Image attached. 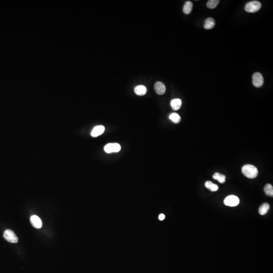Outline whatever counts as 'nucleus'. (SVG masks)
<instances>
[{"instance_id":"1","label":"nucleus","mask_w":273,"mask_h":273,"mask_svg":"<svg viewBox=\"0 0 273 273\" xmlns=\"http://www.w3.org/2000/svg\"><path fill=\"white\" fill-rule=\"evenodd\" d=\"M242 172L245 176L249 179L256 178L259 173L257 168L251 164L244 165L242 168Z\"/></svg>"},{"instance_id":"2","label":"nucleus","mask_w":273,"mask_h":273,"mask_svg":"<svg viewBox=\"0 0 273 273\" xmlns=\"http://www.w3.org/2000/svg\"><path fill=\"white\" fill-rule=\"evenodd\" d=\"M262 4L259 2L257 1L249 2L245 6V10L249 13H255L260 10Z\"/></svg>"},{"instance_id":"3","label":"nucleus","mask_w":273,"mask_h":273,"mask_svg":"<svg viewBox=\"0 0 273 273\" xmlns=\"http://www.w3.org/2000/svg\"><path fill=\"white\" fill-rule=\"evenodd\" d=\"M3 236L5 240L10 243H16L18 241V238L11 230L7 229L5 231Z\"/></svg>"},{"instance_id":"4","label":"nucleus","mask_w":273,"mask_h":273,"mask_svg":"<svg viewBox=\"0 0 273 273\" xmlns=\"http://www.w3.org/2000/svg\"><path fill=\"white\" fill-rule=\"evenodd\" d=\"M240 203L239 198L235 195H230L227 197L224 200V204L226 205L231 207L237 206Z\"/></svg>"},{"instance_id":"5","label":"nucleus","mask_w":273,"mask_h":273,"mask_svg":"<svg viewBox=\"0 0 273 273\" xmlns=\"http://www.w3.org/2000/svg\"><path fill=\"white\" fill-rule=\"evenodd\" d=\"M263 77L259 73H255L252 76V83L254 86L256 88H260L263 85Z\"/></svg>"},{"instance_id":"6","label":"nucleus","mask_w":273,"mask_h":273,"mask_svg":"<svg viewBox=\"0 0 273 273\" xmlns=\"http://www.w3.org/2000/svg\"><path fill=\"white\" fill-rule=\"evenodd\" d=\"M104 150L107 153L118 152L121 150V146L118 143H109L105 145Z\"/></svg>"},{"instance_id":"7","label":"nucleus","mask_w":273,"mask_h":273,"mask_svg":"<svg viewBox=\"0 0 273 273\" xmlns=\"http://www.w3.org/2000/svg\"><path fill=\"white\" fill-rule=\"evenodd\" d=\"M154 90L157 94L159 95H162L164 94L166 91V87L164 83L160 81H158L154 85Z\"/></svg>"},{"instance_id":"8","label":"nucleus","mask_w":273,"mask_h":273,"mask_svg":"<svg viewBox=\"0 0 273 273\" xmlns=\"http://www.w3.org/2000/svg\"><path fill=\"white\" fill-rule=\"evenodd\" d=\"M30 223L34 227L37 229H40L42 227V222L38 216L33 215L30 217Z\"/></svg>"},{"instance_id":"9","label":"nucleus","mask_w":273,"mask_h":273,"mask_svg":"<svg viewBox=\"0 0 273 273\" xmlns=\"http://www.w3.org/2000/svg\"><path fill=\"white\" fill-rule=\"evenodd\" d=\"M104 131H105V127L104 126L98 125L93 129L91 132V136L93 137H97L99 136L102 135L104 132Z\"/></svg>"},{"instance_id":"10","label":"nucleus","mask_w":273,"mask_h":273,"mask_svg":"<svg viewBox=\"0 0 273 273\" xmlns=\"http://www.w3.org/2000/svg\"><path fill=\"white\" fill-rule=\"evenodd\" d=\"M182 102L180 99H174L171 102V106L172 109L175 111L178 110L181 108L182 106Z\"/></svg>"},{"instance_id":"11","label":"nucleus","mask_w":273,"mask_h":273,"mask_svg":"<svg viewBox=\"0 0 273 273\" xmlns=\"http://www.w3.org/2000/svg\"><path fill=\"white\" fill-rule=\"evenodd\" d=\"M134 91L137 95L143 96L146 94L147 90L146 87L144 85H139L135 87Z\"/></svg>"},{"instance_id":"12","label":"nucleus","mask_w":273,"mask_h":273,"mask_svg":"<svg viewBox=\"0 0 273 273\" xmlns=\"http://www.w3.org/2000/svg\"><path fill=\"white\" fill-rule=\"evenodd\" d=\"M215 26V21L212 18H208L205 21L204 27L207 30H211Z\"/></svg>"},{"instance_id":"13","label":"nucleus","mask_w":273,"mask_h":273,"mask_svg":"<svg viewBox=\"0 0 273 273\" xmlns=\"http://www.w3.org/2000/svg\"><path fill=\"white\" fill-rule=\"evenodd\" d=\"M205 186L206 188H208V189H209L212 192H216L219 189V186L218 185L213 184L211 181H207L205 182Z\"/></svg>"},{"instance_id":"14","label":"nucleus","mask_w":273,"mask_h":273,"mask_svg":"<svg viewBox=\"0 0 273 273\" xmlns=\"http://www.w3.org/2000/svg\"><path fill=\"white\" fill-rule=\"evenodd\" d=\"M192 8H193V3L191 1L186 2L184 5L183 9L184 13L186 14H189L192 11Z\"/></svg>"},{"instance_id":"15","label":"nucleus","mask_w":273,"mask_h":273,"mask_svg":"<svg viewBox=\"0 0 273 273\" xmlns=\"http://www.w3.org/2000/svg\"><path fill=\"white\" fill-rule=\"evenodd\" d=\"M270 209V205L267 203L262 204L259 208V212L260 215H265L267 213Z\"/></svg>"},{"instance_id":"16","label":"nucleus","mask_w":273,"mask_h":273,"mask_svg":"<svg viewBox=\"0 0 273 273\" xmlns=\"http://www.w3.org/2000/svg\"><path fill=\"white\" fill-rule=\"evenodd\" d=\"M213 179L216 180L221 184H223L226 181V176L225 175L216 172L213 175Z\"/></svg>"},{"instance_id":"17","label":"nucleus","mask_w":273,"mask_h":273,"mask_svg":"<svg viewBox=\"0 0 273 273\" xmlns=\"http://www.w3.org/2000/svg\"><path fill=\"white\" fill-rule=\"evenodd\" d=\"M169 118L171 121L175 124H178L181 121V117L176 113H172L170 114Z\"/></svg>"},{"instance_id":"18","label":"nucleus","mask_w":273,"mask_h":273,"mask_svg":"<svg viewBox=\"0 0 273 273\" xmlns=\"http://www.w3.org/2000/svg\"><path fill=\"white\" fill-rule=\"evenodd\" d=\"M264 192L266 195L269 196L273 197V187L271 184H267L264 188Z\"/></svg>"},{"instance_id":"19","label":"nucleus","mask_w":273,"mask_h":273,"mask_svg":"<svg viewBox=\"0 0 273 273\" xmlns=\"http://www.w3.org/2000/svg\"><path fill=\"white\" fill-rule=\"evenodd\" d=\"M219 0H209L207 3V7L208 8L214 9L219 4Z\"/></svg>"},{"instance_id":"20","label":"nucleus","mask_w":273,"mask_h":273,"mask_svg":"<svg viewBox=\"0 0 273 273\" xmlns=\"http://www.w3.org/2000/svg\"><path fill=\"white\" fill-rule=\"evenodd\" d=\"M165 219V216L164 214H160L159 216V220H163Z\"/></svg>"}]
</instances>
